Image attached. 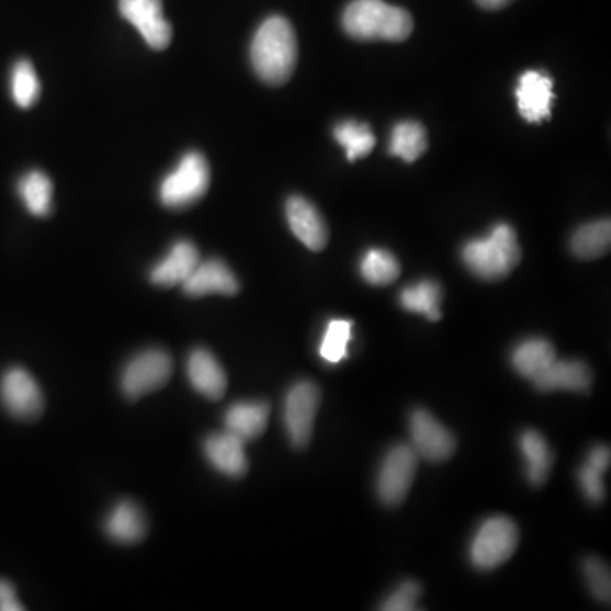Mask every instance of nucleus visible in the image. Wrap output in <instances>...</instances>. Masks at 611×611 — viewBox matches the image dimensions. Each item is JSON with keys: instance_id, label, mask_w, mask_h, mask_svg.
<instances>
[{"instance_id": "f257e3e1", "label": "nucleus", "mask_w": 611, "mask_h": 611, "mask_svg": "<svg viewBox=\"0 0 611 611\" xmlns=\"http://www.w3.org/2000/svg\"><path fill=\"white\" fill-rule=\"evenodd\" d=\"M251 67L257 77L269 86H284L296 70L297 38L293 24L272 15L263 21L251 39Z\"/></svg>"}, {"instance_id": "f03ea898", "label": "nucleus", "mask_w": 611, "mask_h": 611, "mask_svg": "<svg viewBox=\"0 0 611 611\" xmlns=\"http://www.w3.org/2000/svg\"><path fill=\"white\" fill-rule=\"evenodd\" d=\"M343 30L362 42H405L412 33V18L384 0H353L343 12Z\"/></svg>"}, {"instance_id": "7ed1b4c3", "label": "nucleus", "mask_w": 611, "mask_h": 611, "mask_svg": "<svg viewBox=\"0 0 611 611\" xmlns=\"http://www.w3.org/2000/svg\"><path fill=\"white\" fill-rule=\"evenodd\" d=\"M520 259L517 231L507 223H499L488 237L467 241L462 248L465 267L483 281H501L511 274Z\"/></svg>"}, {"instance_id": "20e7f679", "label": "nucleus", "mask_w": 611, "mask_h": 611, "mask_svg": "<svg viewBox=\"0 0 611 611\" xmlns=\"http://www.w3.org/2000/svg\"><path fill=\"white\" fill-rule=\"evenodd\" d=\"M211 184V170L201 151H188L176 170L161 181V204L170 210H185L204 197Z\"/></svg>"}, {"instance_id": "39448f33", "label": "nucleus", "mask_w": 611, "mask_h": 611, "mask_svg": "<svg viewBox=\"0 0 611 611\" xmlns=\"http://www.w3.org/2000/svg\"><path fill=\"white\" fill-rule=\"evenodd\" d=\"M520 541L517 523L508 517H491L480 523L471 542V563L480 570H491L507 563Z\"/></svg>"}, {"instance_id": "423d86ee", "label": "nucleus", "mask_w": 611, "mask_h": 611, "mask_svg": "<svg viewBox=\"0 0 611 611\" xmlns=\"http://www.w3.org/2000/svg\"><path fill=\"white\" fill-rule=\"evenodd\" d=\"M172 357L161 349H148L133 357L121 374V389L129 399H138L169 383Z\"/></svg>"}, {"instance_id": "0eeeda50", "label": "nucleus", "mask_w": 611, "mask_h": 611, "mask_svg": "<svg viewBox=\"0 0 611 611\" xmlns=\"http://www.w3.org/2000/svg\"><path fill=\"white\" fill-rule=\"evenodd\" d=\"M418 454L411 445H396L387 452L377 477V496L386 507L405 501L417 476Z\"/></svg>"}, {"instance_id": "6e6552de", "label": "nucleus", "mask_w": 611, "mask_h": 611, "mask_svg": "<svg viewBox=\"0 0 611 611\" xmlns=\"http://www.w3.org/2000/svg\"><path fill=\"white\" fill-rule=\"evenodd\" d=\"M319 399H321L319 387L312 381H299L285 396V431L296 449H304L312 442Z\"/></svg>"}, {"instance_id": "1a4fd4ad", "label": "nucleus", "mask_w": 611, "mask_h": 611, "mask_svg": "<svg viewBox=\"0 0 611 611\" xmlns=\"http://www.w3.org/2000/svg\"><path fill=\"white\" fill-rule=\"evenodd\" d=\"M0 403L20 420H36L45 409L42 387L23 367H11L0 377Z\"/></svg>"}, {"instance_id": "9d476101", "label": "nucleus", "mask_w": 611, "mask_h": 611, "mask_svg": "<svg viewBox=\"0 0 611 611\" xmlns=\"http://www.w3.org/2000/svg\"><path fill=\"white\" fill-rule=\"evenodd\" d=\"M412 451L418 457L442 462L455 452V437L427 409H415L409 417Z\"/></svg>"}, {"instance_id": "9b49d317", "label": "nucleus", "mask_w": 611, "mask_h": 611, "mask_svg": "<svg viewBox=\"0 0 611 611\" xmlns=\"http://www.w3.org/2000/svg\"><path fill=\"white\" fill-rule=\"evenodd\" d=\"M120 12L139 31L151 49L169 48L173 31L163 14L161 0H120Z\"/></svg>"}, {"instance_id": "f8f14e48", "label": "nucleus", "mask_w": 611, "mask_h": 611, "mask_svg": "<svg viewBox=\"0 0 611 611\" xmlns=\"http://www.w3.org/2000/svg\"><path fill=\"white\" fill-rule=\"evenodd\" d=\"M554 99V80L544 71L529 70L518 80V111L529 123H542L551 117Z\"/></svg>"}, {"instance_id": "ddd939ff", "label": "nucleus", "mask_w": 611, "mask_h": 611, "mask_svg": "<svg viewBox=\"0 0 611 611\" xmlns=\"http://www.w3.org/2000/svg\"><path fill=\"white\" fill-rule=\"evenodd\" d=\"M285 216L294 237L312 251H321L328 244V226L315 204L293 195L285 204Z\"/></svg>"}, {"instance_id": "4468645a", "label": "nucleus", "mask_w": 611, "mask_h": 611, "mask_svg": "<svg viewBox=\"0 0 611 611\" xmlns=\"http://www.w3.org/2000/svg\"><path fill=\"white\" fill-rule=\"evenodd\" d=\"M181 287L191 297L210 296V294L235 296L240 291V282L223 260L210 259L197 263Z\"/></svg>"}, {"instance_id": "2eb2a0df", "label": "nucleus", "mask_w": 611, "mask_h": 611, "mask_svg": "<svg viewBox=\"0 0 611 611\" xmlns=\"http://www.w3.org/2000/svg\"><path fill=\"white\" fill-rule=\"evenodd\" d=\"M188 377L197 393L213 401L222 399L228 387L225 369L207 349L192 350L188 359Z\"/></svg>"}, {"instance_id": "dca6fc26", "label": "nucleus", "mask_w": 611, "mask_h": 611, "mask_svg": "<svg viewBox=\"0 0 611 611\" xmlns=\"http://www.w3.org/2000/svg\"><path fill=\"white\" fill-rule=\"evenodd\" d=\"M200 262V250L192 241H177L170 248L169 253L151 269V284L158 285V287L182 285Z\"/></svg>"}, {"instance_id": "f3484780", "label": "nucleus", "mask_w": 611, "mask_h": 611, "mask_svg": "<svg viewBox=\"0 0 611 611\" xmlns=\"http://www.w3.org/2000/svg\"><path fill=\"white\" fill-rule=\"evenodd\" d=\"M536 389L542 393L570 391V393H589L592 372L582 361H557L555 359L535 381Z\"/></svg>"}, {"instance_id": "a211bd4d", "label": "nucleus", "mask_w": 611, "mask_h": 611, "mask_svg": "<svg viewBox=\"0 0 611 611\" xmlns=\"http://www.w3.org/2000/svg\"><path fill=\"white\" fill-rule=\"evenodd\" d=\"M204 454L214 469L225 476L241 477L248 471L245 442L229 431L207 437L204 440Z\"/></svg>"}, {"instance_id": "6ab92c4d", "label": "nucleus", "mask_w": 611, "mask_h": 611, "mask_svg": "<svg viewBox=\"0 0 611 611\" xmlns=\"http://www.w3.org/2000/svg\"><path fill=\"white\" fill-rule=\"evenodd\" d=\"M104 530L117 544H138L147 535V518L135 501L124 499L105 518Z\"/></svg>"}, {"instance_id": "aec40b11", "label": "nucleus", "mask_w": 611, "mask_h": 611, "mask_svg": "<svg viewBox=\"0 0 611 611\" xmlns=\"http://www.w3.org/2000/svg\"><path fill=\"white\" fill-rule=\"evenodd\" d=\"M271 417V406L260 401L235 403L225 415V430L245 443L259 439Z\"/></svg>"}, {"instance_id": "412c9836", "label": "nucleus", "mask_w": 611, "mask_h": 611, "mask_svg": "<svg viewBox=\"0 0 611 611\" xmlns=\"http://www.w3.org/2000/svg\"><path fill=\"white\" fill-rule=\"evenodd\" d=\"M555 359L557 357H555L554 346L544 338L521 341L511 352V364L514 371L530 381H535Z\"/></svg>"}, {"instance_id": "4be33fe9", "label": "nucleus", "mask_w": 611, "mask_h": 611, "mask_svg": "<svg viewBox=\"0 0 611 611\" xmlns=\"http://www.w3.org/2000/svg\"><path fill=\"white\" fill-rule=\"evenodd\" d=\"M520 451L525 457L527 479L539 488L548 479L554 464V452L547 440L535 430L523 431V435L520 437Z\"/></svg>"}, {"instance_id": "5701e85b", "label": "nucleus", "mask_w": 611, "mask_h": 611, "mask_svg": "<svg viewBox=\"0 0 611 611\" xmlns=\"http://www.w3.org/2000/svg\"><path fill=\"white\" fill-rule=\"evenodd\" d=\"M611 452L610 446L597 445L591 449L585 464L578 473L579 486L585 493L586 499L592 505L603 501L607 489H604L603 474L610 469Z\"/></svg>"}, {"instance_id": "b1692460", "label": "nucleus", "mask_w": 611, "mask_h": 611, "mask_svg": "<svg viewBox=\"0 0 611 611\" xmlns=\"http://www.w3.org/2000/svg\"><path fill=\"white\" fill-rule=\"evenodd\" d=\"M610 244V219H600V222L588 223L574 233L570 238V251L578 259L595 260L608 253Z\"/></svg>"}, {"instance_id": "393cba45", "label": "nucleus", "mask_w": 611, "mask_h": 611, "mask_svg": "<svg viewBox=\"0 0 611 611\" xmlns=\"http://www.w3.org/2000/svg\"><path fill=\"white\" fill-rule=\"evenodd\" d=\"M18 194L33 216L45 218L52 213L53 184L45 172L31 170L24 173L18 182Z\"/></svg>"}, {"instance_id": "a878e982", "label": "nucleus", "mask_w": 611, "mask_h": 611, "mask_svg": "<svg viewBox=\"0 0 611 611\" xmlns=\"http://www.w3.org/2000/svg\"><path fill=\"white\" fill-rule=\"evenodd\" d=\"M440 299H442V287L435 281H421L409 285L399 296V303L406 312L423 315L430 321H439L442 318L439 308Z\"/></svg>"}, {"instance_id": "bb28decb", "label": "nucleus", "mask_w": 611, "mask_h": 611, "mask_svg": "<svg viewBox=\"0 0 611 611\" xmlns=\"http://www.w3.org/2000/svg\"><path fill=\"white\" fill-rule=\"evenodd\" d=\"M427 132L420 123L403 121L394 126L393 136H391V155L411 163V161H417L427 151Z\"/></svg>"}, {"instance_id": "cd10ccee", "label": "nucleus", "mask_w": 611, "mask_h": 611, "mask_svg": "<svg viewBox=\"0 0 611 611\" xmlns=\"http://www.w3.org/2000/svg\"><path fill=\"white\" fill-rule=\"evenodd\" d=\"M335 139L346 148L347 160L355 161L367 157L375 147V136L369 124L359 121H343L337 124L333 132Z\"/></svg>"}, {"instance_id": "c85d7f7f", "label": "nucleus", "mask_w": 611, "mask_h": 611, "mask_svg": "<svg viewBox=\"0 0 611 611\" xmlns=\"http://www.w3.org/2000/svg\"><path fill=\"white\" fill-rule=\"evenodd\" d=\"M11 95L21 110H30L42 95L38 73L30 60L15 61L11 71Z\"/></svg>"}, {"instance_id": "c756f323", "label": "nucleus", "mask_w": 611, "mask_h": 611, "mask_svg": "<svg viewBox=\"0 0 611 611\" xmlns=\"http://www.w3.org/2000/svg\"><path fill=\"white\" fill-rule=\"evenodd\" d=\"M361 274L365 282L381 287L393 284L401 274V267L391 251L372 248L362 259Z\"/></svg>"}, {"instance_id": "7c9ffc66", "label": "nucleus", "mask_w": 611, "mask_h": 611, "mask_svg": "<svg viewBox=\"0 0 611 611\" xmlns=\"http://www.w3.org/2000/svg\"><path fill=\"white\" fill-rule=\"evenodd\" d=\"M353 323L350 319H331L319 346V355L328 364H340L349 355Z\"/></svg>"}, {"instance_id": "2f4dec72", "label": "nucleus", "mask_w": 611, "mask_h": 611, "mask_svg": "<svg viewBox=\"0 0 611 611\" xmlns=\"http://www.w3.org/2000/svg\"><path fill=\"white\" fill-rule=\"evenodd\" d=\"M582 574H585L586 585H588L592 597L601 603H610L611 574L608 564L598 559V557H588L582 563Z\"/></svg>"}, {"instance_id": "473e14b6", "label": "nucleus", "mask_w": 611, "mask_h": 611, "mask_svg": "<svg viewBox=\"0 0 611 611\" xmlns=\"http://www.w3.org/2000/svg\"><path fill=\"white\" fill-rule=\"evenodd\" d=\"M421 597V585L418 581L401 582L391 592L389 597L381 604L384 611H412L417 610L418 598Z\"/></svg>"}, {"instance_id": "72a5a7b5", "label": "nucleus", "mask_w": 611, "mask_h": 611, "mask_svg": "<svg viewBox=\"0 0 611 611\" xmlns=\"http://www.w3.org/2000/svg\"><path fill=\"white\" fill-rule=\"evenodd\" d=\"M24 607L18 600L15 588L8 579H0V611H23Z\"/></svg>"}, {"instance_id": "f704fd0d", "label": "nucleus", "mask_w": 611, "mask_h": 611, "mask_svg": "<svg viewBox=\"0 0 611 611\" xmlns=\"http://www.w3.org/2000/svg\"><path fill=\"white\" fill-rule=\"evenodd\" d=\"M479 8L486 11H499V9L507 8L513 0H476Z\"/></svg>"}]
</instances>
